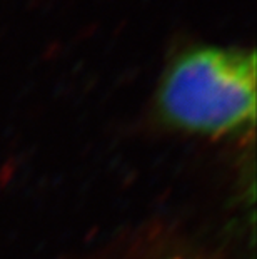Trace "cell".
<instances>
[{
  "instance_id": "6da1fadb",
  "label": "cell",
  "mask_w": 257,
  "mask_h": 259,
  "mask_svg": "<svg viewBox=\"0 0 257 259\" xmlns=\"http://www.w3.org/2000/svg\"><path fill=\"white\" fill-rule=\"evenodd\" d=\"M164 119L200 136H229L255 120V54L199 49L167 72L159 94Z\"/></svg>"
},
{
  "instance_id": "7a4b0ae2",
  "label": "cell",
  "mask_w": 257,
  "mask_h": 259,
  "mask_svg": "<svg viewBox=\"0 0 257 259\" xmlns=\"http://www.w3.org/2000/svg\"><path fill=\"white\" fill-rule=\"evenodd\" d=\"M157 259H205L204 256H199V254H190V251H176V252H171L167 256H161Z\"/></svg>"
}]
</instances>
